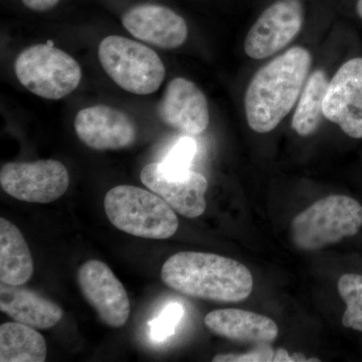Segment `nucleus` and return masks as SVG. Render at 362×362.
<instances>
[{
  "instance_id": "a878e982",
  "label": "nucleus",
  "mask_w": 362,
  "mask_h": 362,
  "mask_svg": "<svg viewBox=\"0 0 362 362\" xmlns=\"http://www.w3.org/2000/svg\"><path fill=\"white\" fill-rule=\"evenodd\" d=\"M356 13L362 20V0H357Z\"/></svg>"
},
{
  "instance_id": "f8f14e48",
  "label": "nucleus",
  "mask_w": 362,
  "mask_h": 362,
  "mask_svg": "<svg viewBox=\"0 0 362 362\" xmlns=\"http://www.w3.org/2000/svg\"><path fill=\"white\" fill-rule=\"evenodd\" d=\"M78 139L98 151L126 148L136 139L134 121L127 114L105 105L82 109L75 119Z\"/></svg>"
},
{
  "instance_id": "aec40b11",
  "label": "nucleus",
  "mask_w": 362,
  "mask_h": 362,
  "mask_svg": "<svg viewBox=\"0 0 362 362\" xmlns=\"http://www.w3.org/2000/svg\"><path fill=\"white\" fill-rule=\"evenodd\" d=\"M338 292L346 303L343 326L362 332V276L358 274L343 275L338 281Z\"/></svg>"
},
{
  "instance_id": "4be33fe9",
  "label": "nucleus",
  "mask_w": 362,
  "mask_h": 362,
  "mask_svg": "<svg viewBox=\"0 0 362 362\" xmlns=\"http://www.w3.org/2000/svg\"><path fill=\"white\" fill-rule=\"evenodd\" d=\"M185 309L180 303H170L164 308L160 315L149 321V334L152 340L164 341L175 334L176 326L182 318Z\"/></svg>"
},
{
  "instance_id": "6ab92c4d",
  "label": "nucleus",
  "mask_w": 362,
  "mask_h": 362,
  "mask_svg": "<svg viewBox=\"0 0 362 362\" xmlns=\"http://www.w3.org/2000/svg\"><path fill=\"white\" fill-rule=\"evenodd\" d=\"M329 82L325 73L314 71L300 95L299 103L292 119V128L298 135L306 137L318 129L324 117L323 102Z\"/></svg>"
},
{
  "instance_id": "4468645a",
  "label": "nucleus",
  "mask_w": 362,
  "mask_h": 362,
  "mask_svg": "<svg viewBox=\"0 0 362 362\" xmlns=\"http://www.w3.org/2000/svg\"><path fill=\"white\" fill-rule=\"evenodd\" d=\"M122 23L136 39L161 49H176L187 39L188 28L183 18L160 4L132 7L124 14Z\"/></svg>"
},
{
  "instance_id": "f03ea898",
  "label": "nucleus",
  "mask_w": 362,
  "mask_h": 362,
  "mask_svg": "<svg viewBox=\"0 0 362 362\" xmlns=\"http://www.w3.org/2000/svg\"><path fill=\"white\" fill-rule=\"evenodd\" d=\"M164 284L187 296L237 303L251 295L254 280L246 266L209 252H181L162 266Z\"/></svg>"
},
{
  "instance_id": "a211bd4d",
  "label": "nucleus",
  "mask_w": 362,
  "mask_h": 362,
  "mask_svg": "<svg viewBox=\"0 0 362 362\" xmlns=\"http://www.w3.org/2000/svg\"><path fill=\"white\" fill-rule=\"evenodd\" d=\"M47 343L35 328L16 322L0 326V361L44 362Z\"/></svg>"
},
{
  "instance_id": "dca6fc26",
  "label": "nucleus",
  "mask_w": 362,
  "mask_h": 362,
  "mask_svg": "<svg viewBox=\"0 0 362 362\" xmlns=\"http://www.w3.org/2000/svg\"><path fill=\"white\" fill-rule=\"evenodd\" d=\"M0 310L13 319L35 329H49L63 318V309L21 286L1 283Z\"/></svg>"
},
{
  "instance_id": "1a4fd4ad",
  "label": "nucleus",
  "mask_w": 362,
  "mask_h": 362,
  "mask_svg": "<svg viewBox=\"0 0 362 362\" xmlns=\"http://www.w3.org/2000/svg\"><path fill=\"white\" fill-rule=\"evenodd\" d=\"M77 279L88 303L107 326L120 328L130 316L129 297L122 283L103 262L90 259L80 267Z\"/></svg>"
},
{
  "instance_id": "b1692460",
  "label": "nucleus",
  "mask_w": 362,
  "mask_h": 362,
  "mask_svg": "<svg viewBox=\"0 0 362 362\" xmlns=\"http://www.w3.org/2000/svg\"><path fill=\"white\" fill-rule=\"evenodd\" d=\"M28 8L35 11H47L54 8L59 0H21Z\"/></svg>"
},
{
  "instance_id": "7ed1b4c3",
  "label": "nucleus",
  "mask_w": 362,
  "mask_h": 362,
  "mask_svg": "<svg viewBox=\"0 0 362 362\" xmlns=\"http://www.w3.org/2000/svg\"><path fill=\"white\" fill-rule=\"evenodd\" d=\"M104 207L112 225L134 237L169 239L180 226L175 209L162 197L132 185L109 190Z\"/></svg>"
},
{
  "instance_id": "ddd939ff",
  "label": "nucleus",
  "mask_w": 362,
  "mask_h": 362,
  "mask_svg": "<svg viewBox=\"0 0 362 362\" xmlns=\"http://www.w3.org/2000/svg\"><path fill=\"white\" fill-rule=\"evenodd\" d=\"M158 115L173 129L189 135L202 134L209 124L206 95L192 81L176 78L166 87Z\"/></svg>"
},
{
  "instance_id": "393cba45",
  "label": "nucleus",
  "mask_w": 362,
  "mask_h": 362,
  "mask_svg": "<svg viewBox=\"0 0 362 362\" xmlns=\"http://www.w3.org/2000/svg\"><path fill=\"white\" fill-rule=\"evenodd\" d=\"M297 361H311V359H306V357L301 354H295L290 356L287 350L279 349L274 354L273 362H297Z\"/></svg>"
},
{
  "instance_id": "f3484780",
  "label": "nucleus",
  "mask_w": 362,
  "mask_h": 362,
  "mask_svg": "<svg viewBox=\"0 0 362 362\" xmlns=\"http://www.w3.org/2000/svg\"><path fill=\"white\" fill-rule=\"evenodd\" d=\"M35 265L28 243L20 228L0 218V281L23 286L33 277Z\"/></svg>"
},
{
  "instance_id": "412c9836",
  "label": "nucleus",
  "mask_w": 362,
  "mask_h": 362,
  "mask_svg": "<svg viewBox=\"0 0 362 362\" xmlns=\"http://www.w3.org/2000/svg\"><path fill=\"white\" fill-rule=\"evenodd\" d=\"M197 150V142L192 138H181L163 162H161V168L169 175L187 173L190 170V164L194 160Z\"/></svg>"
},
{
  "instance_id": "39448f33",
  "label": "nucleus",
  "mask_w": 362,
  "mask_h": 362,
  "mask_svg": "<svg viewBox=\"0 0 362 362\" xmlns=\"http://www.w3.org/2000/svg\"><path fill=\"white\" fill-rule=\"evenodd\" d=\"M99 61L119 87L136 95L153 94L165 78V66L153 49L120 35H109L99 45Z\"/></svg>"
},
{
  "instance_id": "5701e85b",
  "label": "nucleus",
  "mask_w": 362,
  "mask_h": 362,
  "mask_svg": "<svg viewBox=\"0 0 362 362\" xmlns=\"http://www.w3.org/2000/svg\"><path fill=\"white\" fill-rule=\"evenodd\" d=\"M274 350L269 343H259L256 349L245 354H220L214 357V362H267L273 361Z\"/></svg>"
},
{
  "instance_id": "f257e3e1",
  "label": "nucleus",
  "mask_w": 362,
  "mask_h": 362,
  "mask_svg": "<svg viewBox=\"0 0 362 362\" xmlns=\"http://www.w3.org/2000/svg\"><path fill=\"white\" fill-rule=\"evenodd\" d=\"M312 65L310 52L294 47L259 69L247 86L245 111L257 133L275 129L301 95Z\"/></svg>"
},
{
  "instance_id": "20e7f679",
  "label": "nucleus",
  "mask_w": 362,
  "mask_h": 362,
  "mask_svg": "<svg viewBox=\"0 0 362 362\" xmlns=\"http://www.w3.org/2000/svg\"><path fill=\"white\" fill-rule=\"evenodd\" d=\"M361 226V204L346 195H330L298 214L292 239L298 249L317 251L354 237Z\"/></svg>"
},
{
  "instance_id": "2eb2a0df",
  "label": "nucleus",
  "mask_w": 362,
  "mask_h": 362,
  "mask_svg": "<svg viewBox=\"0 0 362 362\" xmlns=\"http://www.w3.org/2000/svg\"><path fill=\"white\" fill-rule=\"evenodd\" d=\"M204 323L214 334L233 341L271 343L279 334L277 324L271 318L240 309L209 312Z\"/></svg>"
},
{
  "instance_id": "0eeeda50",
  "label": "nucleus",
  "mask_w": 362,
  "mask_h": 362,
  "mask_svg": "<svg viewBox=\"0 0 362 362\" xmlns=\"http://www.w3.org/2000/svg\"><path fill=\"white\" fill-rule=\"evenodd\" d=\"M69 185L68 169L54 159L11 162L0 170V185L4 192L21 202L49 204L63 197Z\"/></svg>"
},
{
  "instance_id": "9b49d317",
  "label": "nucleus",
  "mask_w": 362,
  "mask_h": 362,
  "mask_svg": "<svg viewBox=\"0 0 362 362\" xmlns=\"http://www.w3.org/2000/svg\"><path fill=\"white\" fill-rule=\"evenodd\" d=\"M143 185L162 197L181 216L188 218L201 216L206 211L207 180L204 175L188 170L181 175H169L160 163H150L140 173Z\"/></svg>"
},
{
  "instance_id": "9d476101",
  "label": "nucleus",
  "mask_w": 362,
  "mask_h": 362,
  "mask_svg": "<svg viewBox=\"0 0 362 362\" xmlns=\"http://www.w3.org/2000/svg\"><path fill=\"white\" fill-rule=\"evenodd\" d=\"M323 113L349 137L362 138V58L349 59L331 78Z\"/></svg>"
},
{
  "instance_id": "423d86ee",
  "label": "nucleus",
  "mask_w": 362,
  "mask_h": 362,
  "mask_svg": "<svg viewBox=\"0 0 362 362\" xmlns=\"http://www.w3.org/2000/svg\"><path fill=\"white\" fill-rule=\"evenodd\" d=\"M14 71L21 85L40 98L63 99L82 80V69L73 57L52 44L32 45L18 54Z\"/></svg>"
},
{
  "instance_id": "6e6552de",
  "label": "nucleus",
  "mask_w": 362,
  "mask_h": 362,
  "mask_svg": "<svg viewBox=\"0 0 362 362\" xmlns=\"http://www.w3.org/2000/svg\"><path fill=\"white\" fill-rule=\"evenodd\" d=\"M303 6L298 0H278L259 16L247 33L245 52L250 58L273 56L290 44L302 30Z\"/></svg>"
}]
</instances>
